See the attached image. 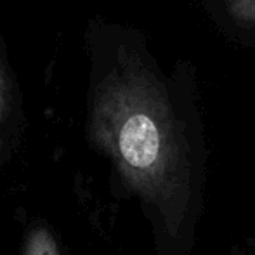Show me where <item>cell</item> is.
Listing matches in <instances>:
<instances>
[{
	"instance_id": "1",
	"label": "cell",
	"mask_w": 255,
	"mask_h": 255,
	"mask_svg": "<svg viewBox=\"0 0 255 255\" xmlns=\"http://www.w3.org/2000/svg\"><path fill=\"white\" fill-rule=\"evenodd\" d=\"M85 44L89 141L177 238L191 205V161L167 87L127 31L91 23Z\"/></svg>"
},
{
	"instance_id": "2",
	"label": "cell",
	"mask_w": 255,
	"mask_h": 255,
	"mask_svg": "<svg viewBox=\"0 0 255 255\" xmlns=\"http://www.w3.org/2000/svg\"><path fill=\"white\" fill-rule=\"evenodd\" d=\"M21 120V92L17 78L0 38V156L7 151Z\"/></svg>"
},
{
	"instance_id": "3",
	"label": "cell",
	"mask_w": 255,
	"mask_h": 255,
	"mask_svg": "<svg viewBox=\"0 0 255 255\" xmlns=\"http://www.w3.org/2000/svg\"><path fill=\"white\" fill-rule=\"evenodd\" d=\"M23 255H61V252L52 233L45 226H38L28 235Z\"/></svg>"
},
{
	"instance_id": "4",
	"label": "cell",
	"mask_w": 255,
	"mask_h": 255,
	"mask_svg": "<svg viewBox=\"0 0 255 255\" xmlns=\"http://www.w3.org/2000/svg\"><path fill=\"white\" fill-rule=\"evenodd\" d=\"M229 12L236 21L243 24H255V0H235Z\"/></svg>"
}]
</instances>
